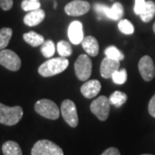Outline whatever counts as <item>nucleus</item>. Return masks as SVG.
<instances>
[{
  "label": "nucleus",
  "mask_w": 155,
  "mask_h": 155,
  "mask_svg": "<svg viewBox=\"0 0 155 155\" xmlns=\"http://www.w3.org/2000/svg\"><path fill=\"white\" fill-rule=\"evenodd\" d=\"M23 40L32 47H38L40 45L44 43V38L41 35L30 31L28 33H25L23 35Z\"/></svg>",
  "instance_id": "19"
},
{
  "label": "nucleus",
  "mask_w": 155,
  "mask_h": 155,
  "mask_svg": "<svg viewBox=\"0 0 155 155\" xmlns=\"http://www.w3.org/2000/svg\"><path fill=\"white\" fill-rule=\"evenodd\" d=\"M31 155H64L61 147L48 140H40L34 145Z\"/></svg>",
  "instance_id": "4"
},
{
  "label": "nucleus",
  "mask_w": 155,
  "mask_h": 155,
  "mask_svg": "<svg viewBox=\"0 0 155 155\" xmlns=\"http://www.w3.org/2000/svg\"><path fill=\"white\" fill-rule=\"evenodd\" d=\"M91 9V5L87 1L83 0H74L68 3L65 6V12L68 16L79 17L86 14Z\"/></svg>",
  "instance_id": "11"
},
{
  "label": "nucleus",
  "mask_w": 155,
  "mask_h": 155,
  "mask_svg": "<svg viewBox=\"0 0 155 155\" xmlns=\"http://www.w3.org/2000/svg\"><path fill=\"white\" fill-rule=\"evenodd\" d=\"M127 71L125 69H122V70H118L116 71L113 75H112V80L113 82L116 84H123L127 81Z\"/></svg>",
  "instance_id": "26"
},
{
  "label": "nucleus",
  "mask_w": 155,
  "mask_h": 155,
  "mask_svg": "<svg viewBox=\"0 0 155 155\" xmlns=\"http://www.w3.org/2000/svg\"><path fill=\"white\" fill-rule=\"evenodd\" d=\"M140 73L145 81H151L155 76V66L152 58L148 55L141 57L138 64Z\"/></svg>",
  "instance_id": "10"
},
{
  "label": "nucleus",
  "mask_w": 155,
  "mask_h": 155,
  "mask_svg": "<svg viewBox=\"0 0 155 155\" xmlns=\"http://www.w3.org/2000/svg\"><path fill=\"white\" fill-rule=\"evenodd\" d=\"M101 155H121V153L116 147H109Z\"/></svg>",
  "instance_id": "31"
},
{
  "label": "nucleus",
  "mask_w": 155,
  "mask_h": 155,
  "mask_svg": "<svg viewBox=\"0 0 155 155\" xmlns=\"http://www.w3.org/2000/svg\"><path fill=\"white\" fill-rule=\"evenodd\" d=\"M68 37L72 44H80L84 40L83 25L79 21H73L68 28Z\"/></svg>",
  "instance_id": "13"
},
{
  "label": "nucleus",
  "mask_w": 155,
  "mask_h": 155,
  "mask_svg": "<svg viewBox=\"0 0 155 155\" xmlns=\"http://www.w3.org/2000/svg\"><path fill=\"white\" fill-rule=\"evenodd\" d=\"M41 52L44 57H47V58L52 57L55 53V45L54 43V41L51 40H48L44 41V43L41 45Z\"/></svg>",
  "instance_id": "23"
},
{
  "label": "nucleus",
  "mask_w": 155,
  "mask_h": 155,
  "mask_svg": "<svg viewBox=\"0 0 155 155\" xmlns=\"http://www.w3.org/2000/svg\"><path fill=\"white\" fill-rule=\"evenodd\" d=\"M153 32L155 33V22L154 24H153Z\"/></svg>",
  "instance_id": "32"
},
{
  "label": "nucleus",
  "mask_w": 155,
  "mask_h": 155,
  "mask_svg": "<svg viewBox=\"0 0 155 155\" xmlns=\"http://www.w3.org/2000/svg\"><path fill=\"white\" fill-rule=\"evenodd\" d=\"M13 6V0H0V7L4 11H10Z\"/></svg>",
  "instance_id": "29"
},
{
  "label": "nucleus",
  "mask_w": 155,
  "mask_h": 155,
  "mask_svg": "<svg viewBox=\"0 0 155 155\" xmlns=\"http://www.w3.org/2000/svg\"><path fill=\"white\" fill-rule=\"evenodd\" d=\"M154 15L155 4L153 1L148 0L146 2V5H145L143 11L140 14V17L144 22H149L151 20H153V18L154 17Z\"/></svg>",
  "instance_id": "17"
},
{
  "label": "nucleus",
  "mask_w": 155,
  "mask_h": 155,
  "mask_svg": "<svg viewBox=\"0 0 155 155\" xmlns=\"http://www.w3.org/2000/svg\"><path fill=\"white\" fill-rule=\"evenodd\" d=\"M12 29L11 28H3L0 29V50H3L8 46L11 36Z\"/></svg>",
  "instance_id": "21"
},
{
  "label": "nucleus",
  "mask_w": 155,
  "mask_h": 155,
  "mask_svg": "<svg viewBox=\"0 0 155 155\" xmlns=\"http://www.w3.org/2000/svg\"><path fill=\"white\" fill-rule=\"evenodd\" d=\"M119 67H120V61L112 60L109 57H105L101 63L100 73L103 78H110L116 71L119 70Z\"/></svg>",
  "instance_id": "12"
},
{
  "label": "nucleus",
  "mask_w": 155,
  "mask_h": 155,
  "mask_svg": "<svg viewBox=\"0 0 155 155\" xmlns=\"http://www.w3.org/2000/svg\"><path fill=\"white\" fill-rule=\"evenodd\" d=\"M69 65V61L66 57H59L49 59L41 64L38 69L40 75L42 77H52L64 72Z\"/></svg>",
  "instance_id": "1"
},
{
  "label": "nucleus",
  "mask_w": 155,
  "mask_h": 155,
  "mask_svg": "<svg viewBox=\"0 0 155 155\" xmlns=\"http://www.w3.org/2000/svg\"><path fill=\"white\" fill-rule=\"evenodd\" d=\"M35 110L47 119L56 120L60 117V110L54 102L49 99H41L35 104Z\"/></svg>",
  "instance_id": "3"
},
{
  "label": "nucleus",
  "mask_w": 155,
  "mask_h": 155,
  "mask_svg": "<svg viewBox=\"0 0 155 155\" xmlns=\"http://www.w3.org/2000/svg\"><path fill=\"white\" fill-rule=\"evenodd\" d=\"M0 64L10 71L17 72L20 69L22 62L15 52L10 49L0 51Z\"/></svg>",
  "instance_id": "9"
},
{
  "label": "nucleus",
  "mask_w": 155,
  "mask_h": 155,
  "mask_svg": "<svg viewBox=\"0 0 155 155\" xmlns=\"http://www.w3.org/2000/svg\"><path fill=\"white\" fill-rule=\"evenodd\" d=\"M74 68L78 78L81 81H86L91 74L92 62L89 56L86 54H81L78 56L77 61H75Z\"/></svg>",
  "instance_id": "6"
},
{
  "label": "nucleus",
  "mask_w": 155,
  "mask_h": 155,
  "mask_svg": "<svg viewBox=\"0 0 155 155\" xmlns=\"http://www.w3.org/2000/svg\"><path fill=\"white\" fill-rule=\"evenodd\" d=\"M110 102L105 96H100L95 99L90 106L91 111L100 121H106L110 111Z\"/></svg>",
  "instance_id": "5"
},
{
  "label": "nucleus",
  "mask_w": 155,
  "mask_h": 155,
  "mask_svg": "<svg viewBox=\"0 0 155 155\" xmlns=\"http://www.w3.org/2000/svg\"><path fill=\"white\" fill-rule=\"evenodd\" d=\"M2 151L4 155H22L20 146L16 141L8 140L2 146Z\"/></svg>",
  "instance_id": "18"
},
{
  "label": "nucleus",
  "mask_w": 155,
  "mask_h": 155,
  "mask_svg": "<svg viewBox=\"0 0 155 155\" xmlns=\"http://www.w3.org/2000/svg\"><path fill=\"white\" fill-rule=\"evenodd\" d=\"M57 51L58 54L62 57H68L72 53V46L66 41H61L57 44Z\"/></svg>",
  "instance_id": "22"
},
{
  "label": "nucleus",
  "mask_w": 155,
  "mask_h": 155,
  "mask_svg": "<svg viewBox=\"0 0 155 155\" xmlns=\"http://www.w3.org/2000/svg\"><path fill=\"white\" fill-rule=\"evenodd\" d=\"M23 110L20 106L9 107L0 103V123L6 126H14L21 121Z\"/></svg>",
  "instance_id": "2"
},
{
  "label": "nucleus",
  "mask_w": 155,
  "mask_h": 155,
  "mask_svg": "<svg viewBox=\"0 0 155 155\" xmlns=\"http://www.w3.org/2000/svg\"><path fill=\"white\" fill-rule=\"evenodd\" d=\"M45 11L41 9H37L35 11H31L23 18V22L26 25L29 27H34L40 24L44 20Z\"/></svg>",
  "instance_id": "15"
},
{
  "label": "nucleus",
  "mask_w": 155,
  "mask_h": 155,
  "mask_svg": "<svg viewBox=\"0 0 155 155\" xmlns=\"http://www.w3.org/2000/svg\"><path fill=\"white\" fill-rule=\"evenodd\" d=\"M118 28L122 33L125 35H132L134 32V27L132 22L127 19H122L118 22Z\"/></svg>",
  "instance_id": "25"
},
{
  "label": "nucleus",
  "mask_w": 155,
  "mask_h": 155,
  "mask_svg": "<svg viewBox=\"0 0 155 155\" xmlns=\"http://www.w3.org/2000/svg\"><path fill=\"white\" fill-rule=\"evenodd\" d=\"M148 112L151 116L155 118V94L153 96L148 104Z\"/></svg>",
  "instance_id": "30"
},
{
  "label": "nucleus",
  "mask_w": 155,
  "mask_h": 155,
  "mask_svg": "<svg viewBox=\"0 0 155 155\" xmlns=\"http://www.w3.org/2000/svg\"><path fill=\"white\" fill-rule=\"evenodd\" d=\"M61 112L65 122L72 127H76L78 124L77 108L72 100L66 99L62 102Z\"/></svg>",
  "instance_id": "7"
},
{
  "label": "nucleus",
  "mask_w": 155,
  "mask_h": 155,
  "mask_svg": "<svg viewBox=\"0 0 155 155\" xmlns=\"http://www.w3.org/2000/svg\"><path fill=\"white\" fill-rule=\"evenodd\" d=\"M94 9L100 16H104L112 20H120L124 14L123 6L120 3H115L111 7L102 4H95Z\"/></svg>",
  "instance_id": "8"
},
{
  "label": "nucleus",
  "mask_w": 155,
  "mask_h": 155,
  "mask_svg": "<svg viewBox=\"0 0 155 155\" xmlns=\"http://www.w3.org/2000/svg\"><path fill=\"white\" fill-rule=\"evenodd\" d=\"M127 98V95L125 93H123L122 91H116L110 95L109 99H110L111 104L115 105L116 107H121L126 103Z\"/></svg>",
  "instance_id": "20"
},
{
  "label": "nucleus",
  "mask_w": 155,
  "mask_h": 155,
  "mask_svg": "<svg viewBox=\"0 0 155 155\" xmlns=\"http://www.w3.org/2000/svg\"><path fill=\"white\" fill-rule=\"evenodd\" d=\"M101 91V84L98 80H89L81 86V93L86 98H93Z\"/></svg>",
  "instance_id": "14"
},
{
  "label": "nucleus",
  "mask_w": 155,
  "mask_h": 155,
  "mask_svg": "<svg viewBox=\"0 0 155 155\" xmlns=\"http://www.w3.org/2000/svg\"><path fill=\"white\" fill-rule=\"evenodd\" d=\"M146 0H135L134 2V11L136 15L140 16L141 11H143L145 5H146Z\"/></svg>",
  "instance_id": "28"
},
{
  "label": "nucleus",
  "mask_w": 155,
  "mask_h": 155,
  "mask_svg": "<svg viewBox=\"0 0 155 155\" xmlns=\"http://www.w3.org/2000/svg\"><path fill=\"white\" fill-rule=\"evenodd\" d=\"M83 48L85 50V52L91 56L97 55L98 51H99V45L97 41V39L93 36H86L84 37L81 42Z\"/></svg>",
  "instance_id": "16"
},
{
  "label": "nucleus",
  "mask_w": 155,
  "mask_h": 155,
  "mask_svg": "<svg viewBox=\"0 0 155 155\" xmlns=\"http://www.w3.org/2000/svg\"><path fill=\"white\" fill-rule=\"evenodd\" d=\"M141 155H153V154H147V153H146V154H141Z\"/></svg>",
  "instance_id": "33"
},
{
  "label": "nucleus",
  "mask_w": 155,
  "mask_h": 155,
  "mask_svg": "<svg viewBox=\"0 0 155 155\" xmlns=\"http://www.w3.org/2000/svg\"><path fill=\"white\" fill-rule=\"evenodd\" d=\"M32 1H38V0H32Z\"/></svg>",
  "instance_id": "34"
},
{
  "label": "nucleus",
  "mask_w": 155,
  "mask_h": 155,
  "mask_svg": "<svg viewBox=\"0 0 155 155\" xmlns=\"http://www.w3.org/2000/svg\"><path fill=\"white\" fill-rule=\"evenodd\" d=\"M104 54H105L106 57H109L112 60L121 61L124 59V54L114 46H110V47L107 48L104 51Z\"/></svg>",
  "instance_id": "24"
},
{
  "label": "nucleus",
  "mask_w": 155,
  "mask_h": 155,
  "mask_svg": "<svg viewBox=\"0 0 155 155\" xmlns=\"http://www.w3.org/2000/svg\"><path fill=\"white\" fill-rule=\"evenodd\" d=\"M41 4L38 1H32V0H23L22 2V8L23 11H31L40 9Z\"/></svg>",
  "instance_id": "27"
}]
</instances>
